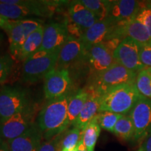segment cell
Segmentation results:
<instances>
[{
  "instance_id": "f35d334b",
  "label": "cell",
  "mask_w": 151,
  "mask_h": 151,
  "mask_svg": "<svg viewBox=\"0 0 151 151\" xmlns=\"http://www.w3.org/2000/svg\"><path fill=\"white\" fill-rule=\"evenodd\" d=\"M137 151H143V147H142V146H141V147H140V148H139V150H138Z\"/></svg>"
},
{
  "instance_id": "277c9868",
  "label": "cell",
  "mask_w": 151,
  "mask_h": 151,
  "mask_svg": "<svg viewBox=\"0 0 151 151\" xmlns=\"http://www.w3.org/2000/svg\"><path fill=\"white\" fill-rule=\"evenodd\" d=\"M60 50L38 51L24 61L22 73L23 82L33 84L44 79L47 73L56 67Z\"/></svg>"
},
{
  "instance_id": "d6a6232c",
  "label": "cell",
  "mask_w": 151,
  "mask_h": 151,
  "mask_svg": "<svg viewBox=\"0 0 151 151\" xmlns=\"http://www.w3.org/2000/svg\"><path fill=\"white\" fill-rule=\"evenodd\" d=\"M141 146L143 147V151H151V131L144 139V142Z\"/></svg>"
},
{
  "instance_id": "9c48e42d",
  "label": "cell",
  "mask_w": 151,
  "mask_h": 151,
  "mask_svg": "<svg viewBox=\"0 0 151 151\" xmlns=\"http://www.w3.org/2000/svg\"><path fill=\"white\" fill-rule=\"evenodd\" d=\"M43 24L37 19L11 20L9 27L6 30L9 36L10 55L17 60L20 48L27 37Z\"/></svg>"
},
{
  "instance_id": "f546056e",
  "label": "cell",
  "mask_w": 151,
  "mask_h": 151,
  "mask_svg": "<svg viewBox=\"0 0 151 151\" xmlns=\"http://www.w3.org/2000/svg\"><path fill=\"white\" fill-rule=\"evenodd\" d=\"M136 19L144 26L151 37V3H148L141 9Z\"/></svg>"
},
{
  "instance_id": "1f68e13d",
  "label": "cell",
  "mask_w": 151,
  "mask_h": 151,
  "mask_svg": "<svg viewBox=\"0 0 151 151\" xmlns=\"http://www.w3.org/2000/svg\"><path fill=\"white\" fill-rule=\"evenodd\" d=\"M140 58L145 67H151V42L141 44Z\"/></svg>"
},
{
  "instance_id": "5bb4252c",
  "label": "cell",
  "mask_w": 151,
  "mask_h": 151,
  "mask_svg": "<svg viewBox=\"0 0 151 151\" xmlns=\"http://www.w3.org/2000/svg\"><path fill=\"white\" fill-rule=\"evenodd\" d=\"M69 37L67 22H51L44 26L42 44L39 51L52 52L59 50Z\"/></svg>"
},
{
  "instance_id": "e0dca14e",
  "label": "cell",
  "mask_w": 151,
  "mask_h": 151,
  "mask_svg": "<svg viewBox=\"0 0 151 151\" xmlns=\"http://www.w3.org/2000/svg\"><path fill=\"white\" fill-rule=\"evenodd\" d=\"M116 24L108 18L99 21L94 24L92 27L85 31L81 37V41L84 48L88 50L94 45L109 41V37Z\"/></svg>"
},
{
  "instance_id": "44dd1931",
  "label": "cell",
  "mask_w": 151,
  "mask_h": 151,
  "mask_svg": "<svg viewBox=\"0 0 151 151\" xmlns=\"http://www.w3.org/2000/svg\"><path fill=\"white\" fill-rule=\"evenodd\" d=\"M43 29L44 26H41L27 37L20 48L17 60L24 62L39 51L42 44Z\"/></svg>"
},
{
  "instance_id": "d4e9b609",
  "label": "cell",
  "mask_w": 151,
  "mask_h": 151,
  "mask_svg": "<svg viewBox=\"0 0 151 151\" xmlns=\"http://www.w3.org/2000/svg\"><path fill=\"white\" fill-rule=\"evenodd\" d=\"M79 2L91 11L99 20L106 18L111 1L109 0H79Z\"/></svg>"
},
{
  "instance_id": "83f0119b",
  "label": "cell",
  "mask_w": 151,
  "mask_h": 151,
  "mask_svg": "<svg viewBox=\"0 0 151 151\" xmlns=\"http://www.w3.org/2000/svg\"><path fill=\"white\" fill-rule=\"evenodd\" d=\"M122 116L123 115L104 111V112L98 113L96 117L101 128L113 133L117 122Z\"/></svg>"
},
{
  "instance_id": "d590c367",
  "label": "cell",
  "mask_w": 151,
  "mask_h": 151,
  "mask_svg": "<svg viewBox=\"0 0 151 151\" xmlns=\"http://www.w3.org/2000/svg\"><path fill=\"white\" fill-rule=\"evenodd\" d=\"M77 148H78V151H87L86 147H85L83 143L82 140L80 141V143H78V146H77Z\"/></svg>"
},
{
  "instance_id": "d6986e66",
  "label": "cell",
  "mask_w": 151,
  "mask_h": 151,
  "mask_svg": "<svg viewBox=\"0 0 151 151\" xmlns=\"http://www.w3.org/2000/svg\"><path fill=\"white\" fill-rule=\"evenodd\" d=\"M68 16L69 19L66 21L74 25L83 33L99 20L78 1H72L70 4L68 8Z\"/></svg>"
},
{
  "instance_id": "8d00e7d4",
  "label": "cell",
  "mask_w": 151,
  "mask_h": 151,
  "mask_svg": "<svg viewBox=\"0 0 151 151\" xmlns=\"http://www.w3.org/2000/svg\"><path fill=\"white\" fill-rule=\"evenodd\" d=\"M61 151H78V148H75V149H72V150H62Z\"/></svg>"
},
{
  "instance_id": "e575fe53",
  "label": "cell",
  "mask_w": 151,
  "mask_h": 151,
  "mask_svg": "<svg viewBox=\"0 0 151 151\" xmlns=\"http://www.w3.org/2000/svg\"><path fill=\"white\" fill-rule=\"evenodd\" d=\"M0 151H10L6 141L0 139Z\"/></svg>"
},
{
  "instance_id": "4dcf8cb0",
  "label": "cell",
  "mask_w": 151,
  "mask_h": 151,
  "mask_svg": "<svg viewBox=\"0 0 151 151\" xmlns=\"http://www.w3.org/2000/svg\"><path fill=\"white\" fill-rule=\"evenodd\" d=\"M61 134L56 136L49 140H46L41 143L38 151H60V144L62 138Z\"/></svg>"
},
{
  "instance_id": "6da1fadb",
  "label": "cell",
  "mask_w": 151,
  "mask_h": 151,
  "mask_svg": "<svg viewBox=\"0 0 151 151\" xmlns=\"http://www.w3.org/2000/svg\"><path fill=\"white\" fill-rule=\"evenodd\" d=\"M69 99L66 94L48 100L39 111L36 122L45 140L64 133L70 126L68 120Z\"/></svg>"
},
{
  "instance_id": "836d02e7",
  "label": "cell",
  "mask_w": 151,
  "mask_h": 151,
  "mask_svg": "<svg viewBox=\"0 0 151 151\" xmlns=\"http://www.w3.org/2000/svg\"><path fill=\"white\" fill-rule=\"evenodd\" d=\"M11 23V20H7L1 16H0V28L6 31L10 26Z\"/></svg>"
},
{
  "instance_id": "5b68a950",
  "label": "cell",
  "mask_w": 151,
  "mask_h": 151,
  "mask_svg": "<svg viewBox=\"0 0 151 151\" xmlns=\"http://www.w3.org/2000/svg\"><path fill=\"white\" fill-rule=\"evenodd\" d=\"M32 105L26 89L20 86H4L0 89V122Z\"/></svg>"
},
{
  "instance_id": "ac0fdd59",
  "label": "cell",
  "mask_w": 151,
  "mask_h": 151,
  "mask_svg": "<svg viewBox=\"0 0 151 151\" xmlns=\"http://www.w3.org/2000/svg\"><path fill=\"white\" fill-rule=\"evenodd\" d=\"M43 136L37 122L20 137L6 141L10 151H38Z\"/></svg>"
},
{
  "instance_id": "f1b7e54d",
  "label": "cell",
  "mask_w": 151,
  "mask_h": 151,
  "mask_svg": "<svg viewBox=\"0 0 151 151\" xmlns=\"http://www.w3.org/2000/svg\"><path fill=\"white\" fill-rule=\"evenodd\" d=\"M14 65V59L10 55L0 56V84L7 80L11 74Z\"/></svg>"
},
{
  "instance_id": "52a82bcc",
  "label": "cell",
  "mask_w": 151,
  "mask_h": 151,
  "mask_svg": "<svg viewBox=\"0 0 151 151\" xmlns=\"http://www.w3.org/2000/svg\"><path fill=\"white\" fill-rule=\"evenodd\" d=\"M120 41L119 39L104 41L94 45L88 50V67L93 76L107 69L116 62L113 52Z\"/></svg>"
},
{
  "instance_id": "30bf717a",
  "label": "cell",
  "mask_w": 151,
  "mask_h": 151,
  "mask_svg": "<svg viewBox=\"0 0 151 151\" xmlns=\"http://www.w3.org/2000/svg\"><path fill=\"white\" fill-rule=\"evenodd\" d=\"M140 49V43L129 37L124 38L113 52V58L117 63L137 73L146 67L141 61Z\"/></svg>"
},
{
  "instance_id": "8fae6325",
  "label": "cell",
  "mask_w": 151,
  "mask_h": 151,
  "mask_svg": "<svg viewBox=\"0 0 151 151\" xmlns=\"http://www.w3.org/2000/svg\"><path fill=\"white\" fill-rule=\"evenodd\" d=\"M128 115L134 127V140L144 141L151 131V99L141 96Z\"/></svg>"
},
{
  "instance_id": "7402d4cb",
  "label": "cell",
  "mask_w": 151,
  "mask_h": 151,
  "mask_svg": "<svg viewBox=\"0 0 151 151\" xmlns=\"http://www.w3.org/2000/svg\"><path fill=\"white\" fill-rule=\"evenodd\" d=\"M89 96V91L81 89L69 97L68 103V120L69 125L73 126Z\"/></svg>"
},
{
  "instance_id": "3957f363",
  "label": "cell",
  "mask_w": 151,
  "mask_h": 151,
  "mask_svg": "<svg viewBox=\"0 0 151 151\" xmlns=\"http://www.w3.org/2000/svg\"><path fill=\"white\" fill-rule=\"evenodd\" d=\"M141 97L135 83L113 87L100 96L99 113L109 111L128 115Z\"/></svg>"
},
{
  "instance_id": "4316f807",
  "label": "cell",
  "mask_w": 151,
  "mask_h": 151,
  "mask_svg": "<svg viewBox=\"0 0 151 151\" xmlns=\"http://www.w3.org/2000/svg\"><path fill=\"white\" fill-rule=\"evenodd\" d=\"M82 130L76 127H73L68 131L66 130L65 134L62 133L60 148L62 150H72L77 148L78 143L82 140Z\"/></svg>"
},
{
  "instance_id": "74e56055",
  "label": "cell",
  "mask_w": 151,
  "mask_h": 151,
  "mask_svg": "<svg viewBox=\"0 0 151 151\" xmlns=\"http://www.w3.org/2000/svg\"><path fill=\"white\" fill-rule=\"evenodd\" d=\"M2 40H3V35L0 33V45H1V42H2Z\"/></svg>"
},
{
  "instance_id": "7a4b0ae2",
  "label": "cell",
  "mask_w": 151,
  "mask_h": 151,
  "mask_svg": "<svg viewBox=\"0 0 151 151\" xmlns=\"http://www.w3.org/2000/svg\"><path fill=\"white\" fill-rule=\"evenodd\" d=\"M62 1L37 0H0V16L10 20L32 17H50Z\"/></svg>"
},
{
  "instance_id": "484cf974",
  "label": "cell",
  "mask_w": 151,
  "mask_h": 151,
  "mask_svg": "<svg viewBox=\"0 0 151 151\" xmlns=\"http://www.w3.org/2000/svg\"><path fill=\"white\" fill-rule=\"evenodd\" d=\"M135 86L141 96L151 99V67H144L137 73Z\"/></svg>"
},
{
  "instance_id": "9a60e30c",
  "label": "cell",
  "mask_w": 151,
  "mask_h": 151,
  "mask_svg": "<svg viewBox=\"0 0 151 151\" xmlns=\"http://www.w3.org/2000/svg\"><path fill=\"white\" fill-rule=\"evenodd\" d=\"M127 37L131 38L140 44H146L151 42V37L147 29L136 18L129 22L115 25L109 41L112 39L122 41Z\"/></svg>"
},
{
  "instance_id": "603a6c76",
  "label": "cell",
  "mask_w": 151,
  "mask_h": 151,
  "mask_svg": "<svg viewBox=\"0 0 151 151\" xmlns=\"http://www.w3.org/2000/svg\"><path fill=\"white\" fill-rule=\"evenodd\" d=\"M100 132L101 127L95 116L83 132L82 141L87 151H94Z\"/></svg>"
},
{
  "instance_id": "ba28073f",
  "label": "cell",
  "mask_w": 151,
  "mask_h": 151,
  "mask_svg": "<svg viewBox=\"0 0 151 151\" xmlns=\"http://www.w3.org/2000/svg\"><path fill=\"white\" fill-rule=\"evenodd\" d=\"M37 109L32 105L0 122V139L9 141L25 133L34 124Z\"/></svg>"
},
{
  "instance_id": "ffe728a7",
  "label": "cell",
  "mask_w": 151,
  "mask_h": 151,
  "mask_svg": "<svg viewBox=\"0 0 151 151\" xmlns=\"http://www.w3.org/2000/svg\"><path fill=\"white\" fill-rule=\"evenodd\" d=\"M89 96L83 108L73 124V127H76L82 131L86 129L88 124L93 120L99 113L100 106V94L94 90L89 88Z\"/></svg>"
},
{
  "instance_id": "2e32d148",
  "label": "cell",
  "mask_w": 151,
  "mask_h": 151,
  "mask_svg": "<svg viewBox=\"0 0 151 151\" xmlns=\"http://www.w3.org/2000/svg\"><path fill=\"white\" fill-rule=\"evenodd\" d=\"M85 57L87 58V51L81 39L69 36L60 48L56 67L67 69Z\"/></svg>"
},
{
  "instance_id": "7c38bea8",
  "label": "cell",
  "mask_w": 151,
  "mask_h": 151,
  "mask_svg": "<svg viewBox=\"0 0 151 151\" xmlns=\"http://www.w3.org/2000/svg\"><path fill=\"white\" fill-rule=\"evenodd\" d=\"M43 80V92L47 100L66 95L71 88V79L68 69L54 68Z\"/></svg>"
},
{
  "instance_id": "8992f818",
  "label": "cell",
  "mask_w": 151,
  "mask_h": 151,
  "mask_svg": "<svg viewBox=\"0 0 151 151\" xmlns=\"http://www.w3.org/2000/svg\"><path fill=\"white\" fill-rule=\"evenodd\" d=\"M137 74V73L115 62L107 69L94 76L92 86L89 88L101 95L113 87L122 84L135 83Z\"/></svg>"
},
{
  "instance_id": "4fadbf2b",
  "label": "cell",
  "mask_w": 151,
  "mask_h": 151,
  "mask_svg": "<svg viewBox=\"0 0 151 151\" xmlns=\"http://www.w3.org/2000/svg\"><path fill=\"white\" fill-rule=\"evenodd\" d=\"M144 1L135 0H114L111 1L107 18L114 24L129 22L136 18L143 7L147 5Z\"/></svg>"
},
{
  "instance_id": "cb8c5ba5",
  "label": "cell",
  "mask_w": 151,
  "mask_h": 151,
  "mask_svg": "<svg viewBox=\"0 0 151 151\" xmlns=\"http://www.w3.org/2000/svg\"><path fill=\"white\" fill-rule=\"evenodd\" d=\"M113 133L116 137L124 141L134 139V127L129 115H123L119 119L115 126Z\"/></svg>"
}]
</instances>
